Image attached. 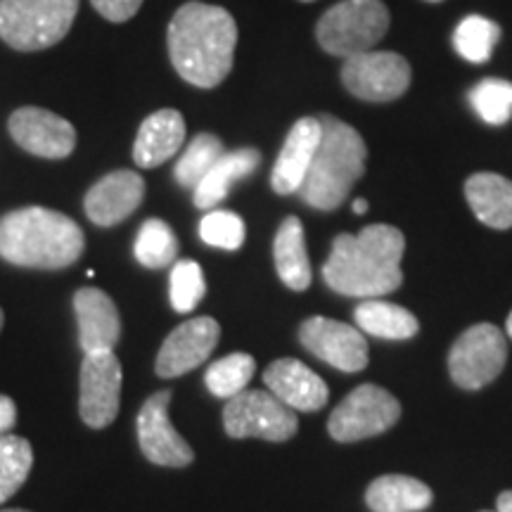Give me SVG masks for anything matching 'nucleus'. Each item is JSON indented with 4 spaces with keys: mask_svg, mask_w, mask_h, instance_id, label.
Segmentation results:
<instances>
[{
    "mask_svg": "<svg viewBox=\"0 0 512 512\" xmlns=\"http://www.w3.org/2000/svg\"><path fill=\"white\" fill-rule=\"evenodd\" d=\"M505 358H508V342L503 332L491 323H479L467 328L451 347L448 373L458 387L472 392L501 375Z\"/></svg>",
    "mask_w": 512,
    "mask_h": 512,
    "instance_id": "1a4fd4ad",
    "label": "nucleus"
},
{
    "mask_svg": "<svg viewBox=\"0 0 512 512\" xmlns=\"http://www.w3.org/2000/svg\"><path fill=\"white\" fill-rule=\"evenodd\" d=\"M403 249V233L387 223H373L358 235H337L323 264V278L344 297L380 299L403 283Z\"/></svg>",
    "mask_w": 512,
    "mask_h": 512,
    "instance_id": "f257e3e1",
    "label": "nucleus"
},
{
    "mask_svg": "<svg viewBox=\"0 0 512 512\" xmlns=\"http://www.w3.org/2000/svg\"><path fill=\"white\" fill-rule=\"evenodd\" d=\"M256 363L249 354H230L221 361H214L204 375L207 389L219 399H233L245 392L249 380L254 377Z\"/></svg>",
    "mask_w": 512,
    "mask_h": 512,
    "instance_id": "c756f323",
    "label": "nucleus"
},
{
    "mask_svg": "<svg viewBox=\"0 0 512 512\" xmlns=\"http://www.w3.org/2000/svg\"><path fill=\"white\" fill-rule=\"evenodd\" d=\"M17 422V406L10 396L0 394V437L8 434Z\"/></svg>",
    "mask_w": 512,
    "mask_h": 512,
    "instance_id": "f704fd0d",
    "label": "nucleus"
},
{
    "mask_svg": "<svg viewBox=\"0 0 512 512\" xmlns=\"http://www.w3.org/2000/svg\"><path fill=\"white\" fill-rule=\"evenodd\" d=\"M74 311L79 320V344L83 354L114 351L121 337L117 306L98 287H81L74 294Z\"/></svg>",
    "mask_w": 512,
    "mask_h": 512,
    "instance_id": "6ab92c4d",
    "label": "nucleus"
},
{
    "mask_svg": "<svg viewBox=\"0 0 512 512\" xmlns=\"http://www.w3.org/2000/svg\"><path fill=\"white\" fill-rule=\"evenodd\" d=\"M482 512H491V510H482Z\"/></svg>",
    "mask_w": 512,
    "mask_h": 512,
    "instance_id": "37998d69",
    "label": "nucleus"
},
{
    "mask_svg": "<svg viewBox=\"0 0 512 512\" xmlns=\"http://www.w3.org/2000/svg\"><path fill=\"white\" fill-rule=\"evenodd\" d=\"M496 512H512V491H503V494L498 496Z\"/></svg>",
    "mask_w": 512,
    "mask_h": 512,
    "instance_id": "c9c22d12",
    "label": "nucleus"
},
{
    "mask_svg": "<svg viewBox=\"0 0 512 512\" xmlns=\"http://www.w3.org/2000/svg\"><path fill=\"white\" fill-rule=\"evenodd\" d=\"M79 0H0V38L19 53L60 43L72 29Z\"/></svg>",
    "mask_w": 512,
    "mask_h": 512,
    "instance_id": "39448f33",
    "label": "nucleus"
},
{
    "mask_svg": "<svg viewBox=\"0 0 512 512\" xmlns=\"http://www.w3.org/2000/svg\"><path fill=\"white\" fill-rule=\"evenodd\" d=\"M389 29V10L382 0H342L320 17L316 38L325 53L347 57L368 53Z\"/></svg>",
    "mask_w": 512,
    "mask_h": 512,
    "instance_id": "423d86ee",
    "label": "nucleus"
},
{
    "mask_svg": "<svg viewBox=\"0 0 512 512\" xmlns=\"http://www.w3.org/2000/svg\"><path fill=\"white\" fill-rule=\"evenodd\" d=\"M185 143V121L178 110H159L140 126L133 159L140 169H155L169 162Z\"/></svg>",
    "mask_w": 512,
    "mask_h": 512,
    "instance_id": "aec40b11",
    "label": "nucleus"
},
{
    "mask_svg": "<svg viewBox=\"0 0 512 512\" xmlns=\"http://www.w3.org/2000/svg\"><path fill=\"white\" fill-rule=\"evenodd\" d=\"M299 339L313 356L342 373H361L368 366V342L361 330L339 320L313 316L299 328Z\"/></svg>",
    "mask_w": 512,
    "mask_h": 512,
    "instance_id": "f8f14e48",
    "label": "nucleus"
},
{
    "mask_svg": "<svg viewBox=\"0 0 512 512\" xmlns=\"http://www.w3.org/2000/svg\"><path fill=\"white\" fill-rule=\"evenodd\" d=\"M171 392H157L143 403L138 413V441L145 458L162 467H185L195 453L169 420Z\"/></svg>",
    "mask_w": 512,
    "mask_h": 512,
    "instance_id": "ddd939ff",
    "label": "nucleus"
},
{
    "mask_svg": "<svg viewBox=\"0 0 512 512\" xmlns=\"http://www.w3.org/2000/svg\"><path fill=\"white\" fill-rule=\"evenodd\" d=\"M354 318L361 332L380 339H411L418 335L420 323L411 311L399 304L382 302V299H366L356 306Z\"/></svg>",
    "mask_w": 512,
    "mask_h": 512,
    "instance_id": "393cba45",
    "label": "nucleus"
},
{
    "mask_svg": "<svg viewBox=\"0 0 512 512\" xmlns=\"http://www.w3.org/2000/svg\"><path fill=\"white\" fill-rule=\"evenodd\" d=\"M323 138L299 195L313 209L332 211L349 197L354 183L366 174V143L354 126L335 117H320Z\"/></svg>",
    "mask_w": 512,
    "mask_h": 512,
    "instance_id": "20e7f679",
    "label": "nucleus"
},
{
    "mask_svg": "<svg viewBox=\"0 0 512 512\" xmlns=\"http://www.w3.org/2000/svg\"><path fill=\"white\" fill-rule=\"evenodd\" d=\"M226 155L223 150V143L211 133H200L188 150L183 152V157L178 159L176 164V181L183 185V188L195 190L204 176L214 169V164Z\"/></svg>",
    "mask_w": 512,
    "mask_h": 512,
    "instance_id": "c85d7f7f",
    "label": "nucleus"
},
{
    "mask_svg": "<svg viewBox=\"0 0 512 512\" xmlns=\"http://www.w3.org/2000/svg\"><path fill=\"white\" fill-rule=\"evenodd\" d=\"M465 197L472 214L484 226L496 230L512 228V181L505 176L489 171L470 176L465 183Z\"/></svg>",
    "mask_w": 512,
    "mask_h": 512,
    "instance_id": "412c9836",
    "label": "nucleus"
},
{
    "mask_svg": "<svg viewBox=\"0 0 512 512\" xmlns=\"http://www.w3.org/2000/svg\"><path fill=\"white\" fill-rule=\"evenodd\" d=\"M399 415V401L387 389L377 384H361L332 411L328 432L335 441L354 444V441L392 430L399 422Z\"/></svg>",
    "mask_w": 512,
    "mask_h": 512,
    "instance_id": "6e6552de",
    "label": "nucleus"
},
{
    "mask_svg": "<svg viewBox=\"0 0 512 512\" xmlns=\"http://www.w3.org/2000/svg\"><path fill=\"white\" fill-rule=\"evenodd\" d=\"M3 320H5V316H3V309H0V330H3Z\"/></svg>",
    "mask_w": 512,
    "mask_h": 512,
    "instance_id": "58836bf2",
    "label": "nucleus"
},
{
    "mask_svg": "<svg viewBox=\"0 0 512 512\" xmlns=\"http://www.w3.org/2000/svg\"><path fill=\"white\" fill-rule=\"evenodd\" d=\"M121 363L114 351L86 354L81 366L79 413L93 430L112 425L119 415Z\"/></svg>",
    "mask_w": 512,
    "mask_h": 512,
    "instance_id": "9b49d317",
    "label": "nucleus"
},
{
    "mask_svg": "<svg viewBox=\"0 0 512 512\" xmlns=\"http://www.w3.org/2000/svg\"><path fill=\"white\" fill-rule=\"evenodd\" d=\"M8 126L12 140L36 157L64 159L76 147L74 126L43 107H19L12 112Z\"/></svg>",
    "mask_w": 512,
    "mask_h": 512,
    "instance_id": "4468645a",
    "label": "nucleus"
},
{
    "mask_svg": "<svg viewBox=\"0 0 512 512\" xmlns=\"http://www.w3.org/2000/svg\"><path fill=\"white\" fill-rule=\"evenodd\" d=\"M31 465H34V451L24 437L3 434L0 437V503H5L19 486L27 482Z\"/></svg>",
    "mask_w": 512,
    "mask_h": 512,
    "instance_id": "bb28decb",
    "label": "nucleus"
},
{
    "mask_svg": "<svg viewBox=\"0 0 512 512\" xmlns=\"http://www.w3.org/2000/svg\"><path fill=\"white\" fill-rule=\"evenodd\" d=\"M261 155L254 147H245V150H235L223 155L219 162L214 164V169L202 178L200 185L195 188V207L197 209H211L216 204L226 200L233 185L238 178H245L254 174V169L259 166Z\"/></svg>",
    "mask_w": 512,
    "mask_h": 512,
    "instance_id": "b1692460",
    "label": "nucleus"
},
{
    "mask_svg": "<svg viewBox=\"0 0 512 512\" xmlns=\"http://www.w3.org/2000/svg\"><path fill=\"white\" fill-rule=\"evenodd\" d=\"M223 427L233 439L259 437L266 441H287L297 434L299 420L278 396L261 389H245L223 408Z\"/></svg>",
    "mask_w": 512,
    "mask_h": 512,
    "instance_id": "0eeeda50",
    "label": "nucleus"
},
{
    "mask_svg": "<svg viewBox=\"0 0 512 512\" xmlns=\"http://www.w3.org/2000/svg\"><path fill=\"white\" fill-rule=\"evenodd\" d=\"M138 264L145 268H164L174 264L178 256V240L169 223L150 219L138 230L136 245H133Z\"/></svg>",
    "mask_w": 512,
    "mask_h": 512,
    "instance_id": "a878e982",
    "label": "nucleus"
},
{
    "mask_svg": "<svg viewBox=\"0 0 512 512\" xmlns=\"http://www.w3.org/2000/svg\"><path fill=\"white\" fill-rule=\"evenodd\" d=\"M207 285H204L202 268L197 261L183 259L171 268V306L178 313H190L202 302Z\"/></svg>",
    "mask_w": 512,
    "mask_h": 512,
    "instance_id": "2f4dec72",
    "label": "nucleus"
},
{
    "mask_svg": "<svg viewBox=\"0 0 512 512\" xmlns=\"http://www.w3.org/2000/svg\"><path fill=\"white\" fill-rule=\"evenodd\" d=\"M91 3L102 17L110 19L114 24H121L136 15L143 0H91Z\"/></svg>",
    "mask_w": 512,
    "mask_h": 512,
    "instance_id": "72a5a7b5",
    "label": "nucleus"
},
{
    "mask_svg": "<svg viewBox=\"0 0 512 512\" xmlns=\"http://www.w3.org/2000/svg\"><path fill=\"white\" fill-rule=\"evenodd\" d=\"M320 138H323V124L318 117H304L292 126L271 174V185L278 195H292L302 188L313 157H316Z\"/></svg>",
    "mask_w": 512,
    "mask_h": 512,
    "instance_id": "a211bd4d",
    "label": "nucleus"
},
{
    "mask_svg": "<svg viewBox=\"0 0 512 512\" xmlns=\"http://www.w3.org/2000/svg\"><path fill=\"white\" fill-rule=\"evenodd\" d=\"M266 389L292 411L313 413L328 403V384L297 358H278L264 373Z\"/></svg>",
    "mask_w": 512,
    "mask_h": 512,
    "instance_id": "f3484780",
    "label": "nucleus"
},
{
    "mask_svg": "<svg viewBox=\"0 0 512 512\" xmlns=\"http://www.w3.org/2000/svg\"><path fill=\"white\" fill-rule=\"evenodd\" d=\"M302 3H311V0H302Z\"/></svg>",
    "mask_w": 512,
    "mask_h": 512,
    "instance_id": "a19ab883",
    "label": "nucleus"
},
{
    "mask_svg": "<svg viewBox=\"0 0 512 512\" xmlns=\"http://www.w3.org/2000/svg\"><path fill=\"white\" fill-rule=\"evenodd\" d=\"M366 503L373 512H420L430 508L432 489L420 479L384 475L368 486Z\"/></svg>",
    "mask_w": 512,
    "mask_h": 512,
    "instance_id": "5701e85b",
    "label": "nucleus"
},
{
    "mask_svg": "<svg viewBox=\"0 0 512 512\" xmlns=\"http://www.w3.org/2000/svg\"><path fill=\"white\" fill-rule=\"evenodd\" d=\"M83 247V230L60 211L27 207L0 219V256L15 266L57 271L79 261Z\"/></svg>",
    "mask_w": 512,
    "mask_h": 512,
    "instance_id": "7ed1b4c3",
    "label": "nucleus"
},
{
    "mask_svg": "<svg viewBox=\"0 0 512 512\" xmlns=\"http://www.w3.org/2000/svg\"><path fill=\"white\" fill-rule=\"evenodd\" d=\"M430 3H439V0H430Z\"/></svg>",
    "mask_w": 512,
    "mask_h": 512,
    "instance_id": "79ce46f5",
    "label": "nucleus"
},
{
    "mask_svg": "<svg viewBox=\"0 0 512 512\" xmlns=\"http://www.w3.org/2000/svg\"><path fill=\"white\" fill-rule=\"evenodd\" d=\"M145 197V181L136 171H112L88 190L86 216L95 226H117L140 207Z\"/></svg>",
    "mask_w": 512,
    "mask_h": 512,
    "instance_id": "dca6fc26",
    "label": "nucleus"
},
{
    "mask_svg": "<svg viewBox=\"0 0 512 512\" xmlns=\"http://www.w3.org/2000/svg\"><path fill=\"white\" fill-rule=\"evenodd\" d=\"M238 24L228 10L185 3L169 24V55L176 72L197 88H216L233 69Z\"/></svg>",
    "mask_w": 512,
    "mask_h": 512,
    "instance_id": "f03ea898",
    "label": "nucleus"
},
{
    "mask_svg": "<svg viewBox=\"0 0 512 512\" xmlns=\"http://www.w3.org/2000/svg\"><path fill=\"white\" fill-rule=\"evenodd\" d=\"M470 102L486 124H508L512 117V83L503 79H484L472 88Z\"/></svg>",
    "mask_w": 512,
    "mask_h": 512,
    "instance_id": "7c9ffc66",
    "label": "nucleus"
},
{
    "mask_svg": "<svg viewBox=\"0 0 512 512\" xmlns=\"http://www.w3.org/2000/svg\"><path fill=\"white\" fill-rule=\"evenodd\" d=\"M273 259L275 271H278L280 280L294 292L309 290L311 285V261L309 252H306V238L304 226L297 216H287L280 223L278 233H275L273 242Z\"/></svg>",
    "mask_w": 512,
    "mask_h": 512,
    "instance_id": "4be33fe9",
    "label": "nucleus"
},
{
    "mask_svg": "<svg viewBox=\"0 0 512 512\" xmlns=\"http://www.w3.org/2000/svg\"><path fill=\"white\" fill-rule=\"evenodd\" d=\"M342 83L356 98L368 102H392L411 86V64L399 53L368 50L344 60Z\"/></svg>",
    "mask_w": 512,
    "mask_h": 512,
    "instance_id": "9d476101",
    "label": "nucleus"
},
{
    "mask_svg": "<svg viewBox=\"0 0 512 512\" xmlns=\"http://www.w3.org/2000/svg\"><path fill=\"white\" fill-rule=\"evenodd\" d=\"M219 337L221 325L209 316L192 318L188 323L178 325L159 349L155 363L157 375L171 380V377L185 375L202 366L219 344Z\"/></svg>",
    "mask_w": 512,
    "mask_h": 512,
    "instance_id": "2eb2a0df",
    "label": "nucleus"
},
{
    "mask_svg": "<svg viewBox=\"0 0 512 512\" xmlns=\"http://www.w3.org/2000/svg\"><path fill=\"white\" fill-rule=\"evenodd\" d=\"M245 235V221L238 214H233V211H209L200 223V238L207 245L228 249V252L240 249L242 242H245Z\"/></svg>",
    "mask_w": 512,
    "mask_h": 512,
    "instance_id": "473e14b6",
    "label": "nucleus"
},
{
    "mask_svg": "<svg viewBox=\"0 0 512 512\" xmlns=\"http://www.w3.org/2000/svg\"><path fill=\"white\" fill-rule=\"evenodd\" d=\"M505 330H508V335L512 339V311H510V316H508V323H505Z\"/></svg>",
    "mask_w": 512,
    "mask_h": 512,
    "instance_id": "4c0bfd02",
    "label": "nucleus"
},
{
    "mask_svg": "<svg viewBox=\"0 0 512 512\" xmlns=\"http://www.w3.org/2000/svg\"><path fill=\"white\" fill-rule=\"evenodd\" d=\"M0 512H29V510H19L17 508V510H0Z\"/></svg>",
    "mask_w": 512,
    "mask_h": 512,
    "instance_id": "ea45409f",
    "label": "nucleus"
},
{
    "mask_svg": "<svg viewBox=\"0 0 512 512\" xmlns=\"http://www.w3.org/2000/svg\"><path fill=\"white\" fill-rule=\"evenodd\" d=\"M368 211V202L366 200H356L354 202V214H366Z\"/></svg>",
    "mask_w": 512,
    "mask_h": 512,
    "instance_id": "e433bc0d",
    "label": "nucleus"
},
{
    "mask_svg": "<svg viewBox=\"0 0 512 512\" xmlns=\"http://www.w3.org/2000/svg\"><path fill=\"white\" fill-rule=\"evenodd\" d=\"M498 38H501V27L491 19L482 15H470L458 24L453 34V46L467 62L482 64L494 53Z\"/></svg>",
    "mask_w": 512,
    "mask_h": 512,
    "instance_id": "cd10ccee",
    "label": "nucleus"
}]
</instances>
